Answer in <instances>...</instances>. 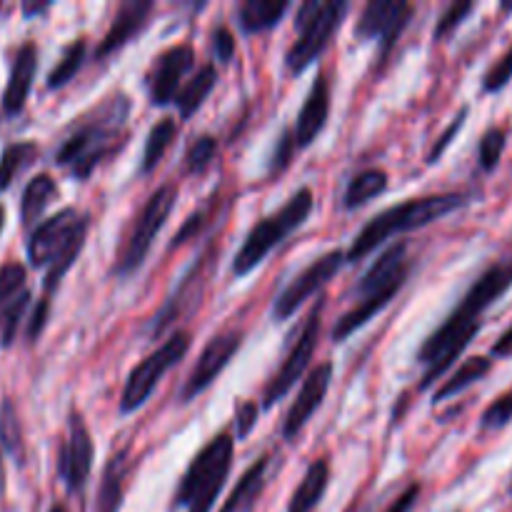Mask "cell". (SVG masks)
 Segmentation results:
<instances>
[{"mask_svg": "<svg viewBox=\"0 0 512 512\" xmlns=\"http://www.w3.org/2000/svg\"><path fill=\"white\" fill-rule=\"evenodd\" d=\"M465 118H468V108L460 110V113L453 118V123H450L448 128H445V133L440 135L438 140H435L433 150H430V153H428V163H430V165L438 163V158H443V153L450 148V143H453V140H455V135H458L460 130H463Z\"/></svg>", "mask_w": 512, "mask_h": 512, "instance_id": "cell-42", "label": "cell"}, {"mask_svg": "<svg viewBox=\"0 0 512 512\" xmlns=\"http://www.w3.org/2000/svg\"><path fill=\"white\" fill-rule=\"evenodd\" d=\"M48 512H65V508H63V505H60V503H55L53 508H50Z\"/></svg>", "mask_w": 512, "mask_h": 512, "instance_id": "cell-50", "label": "cell"}, {"mask_svg": "<svg viewBox=\"0 0 512 512\" xmlns=\"http://www.w3.org/2000/svg\"><path fill=\"white\" fill-rule=\"evenodd\" d=\"M130 118V98L118 93L98 105L93 113L80 118L68 138L55 153V163L68 170L73 178L88 180L93 170L118 153L125 138V123Z\"/></svg>", "mask_w": 512, "mask_h": 512, "instance_id": "cell-2", "label": "cell"}, {"mask_svg": "<svg viewBox=\"0 0 512 512\" xmlns=\"http://www.w3.org/2000/svg\"><path fill=\"white\" fill-rule=\"evenodd\" d=\"M288 10V0H245L238 5V23L248 35L265 33L273 30Z\"/></svg>", "mask_w": 512, "mask_h": 512, "instance_id": "cell-25", "label": "cell"}, {"mask_svg": "<svg viewBox=\"0 0 512 512\" xmlns=\"http://www.w3.org/2000/svg\"><path fill=\"white\" fill-rule=\"evenodd\" d=\"M48 313H50V298H40L38 305H35L33 315H30V320H28V340H30V343H35V340L40 338L45 323H48Z\"/></svg>", "mask_w": 512, "mask_h": 512, "instance_id": "cell-45", "label": "cell"}, {"mask_svg": "<svg viewBox=\"0 0 512 512\" xmlns=\"http://www.w3.org/2000/svg\"><path fill=\"white\" fill-rule=\"evenodd\" d=\"M88 238V215H80L78 210L65 208L60 213L50 215L48 220L38 223L28 238V260L33 268H45V295L50 298L60 280L65 278L70 268L78 260Z\"/></svg>", "mask_w": 512, "mask_h": 512, "instance_id": "cell-5", "label": "cell"}, {"mask_svg": "<svg viewBox=\"0 0 512 512\" xmlns=\"http://www.w3.org/2000/svg\"><path fill=\"white\" fill-rule=\"evenodd\" d=\"M213 208H218V193L213 195V198L208 200V203L203 205V208H198L195 213L188 215V220L183 223V228L178 230V235L173 238V248H178V245L188 243L190 238H198L200 230L205 228V225L210 223V213H213Z\"/></svg>", "mask_w": 512, "mask_h": 512, "instance_id": "cell-37", "label": "cell"}, {"mask_svg": "<svg viewBox=\"0 0 512 512\" xmlns=\"http://www.w3.org/2000/svg\"><path fill=\"white\" fill-rule=\"evenodd\" d=\"M265 475H268V458H260L240 475L238 485L233 488V493L228 495L225 505L220 512H250L253 505L258 503L260 493L265 488Z\"/></svg>", "mask_w": 512, "mask_h": 512, "instance_id": "cell-26", "label": "cell"}, {"mask_svg": "<svg viewBox=\"0 0 512 512\" xmlns=\"http://www.w3.org/2000/svg\"><path fill=\"white\" fill-rule=\"evenodd\" d=\"M55 195H58V183L50 178L48 173H40L25 185L23 198H20V220H23L25 228L38 223L43 218V213L48 210V205L53 203Z\"/></svg>", "mask_w": 512, "mask_h": 512, "instance_id": "cell-28", "label": "cell"}, {"mask_svg": "<svg viewBox=\"0 0 512 512\" xmlns=\"http://www.w3.org/2000/svg\"><path fill=\"white\" fill-rule=\"evenodd\" d=\"M175 200H178V185L175 183H163L145 200V205L138 210L133 225H130L128 235H125L123 245H120L118 255H115L113 273L118 278H128L143 265L145 255L153 248V240L158 238L165 220L173 213Z\"/></svg>", "mask_w": 512, "mask_h": 512, "instance_id": "cell-9", "label": "cell"}, {"mask_svg": "<svg viewBox=\"0 0 512 512\" xmlns=\"http://www.w3.org/2000/svg\"><path fill=\"white\" fill-rule=\"evenodd\" d=\"M215 153H218V140L213 135H200L190 143L188 153H185V173L188 175H200L210 168V163L215 160Z\"/></svg>", "mask_w": 512, "mask_h": 512, "instance_id": "cell-35", "label": "cell"}, {"mask_svg": "<svg viewBox=\"0 0 512 512\" xmlns=\"http://www.w3.org/2000/svg\"><path fill=\"white\" fill-rule=\"evenodd\" d=\"M28 303L30 288L25 265H0V345L3 348L13 345L20 320H23L25 310H28Z\"/></svg>", "mask_w": 512, "mask_h": 512, "instance_id": "cell-18", "label": "cell"}, {"mask_svg": "<svg viewBox=\"0 0 512 512\" xmlns=\"http://www.w3.org/2000/svg\"><path fill=\"white\" fill-rule=\"evenodd\" d=\"M210 45H213V55L218 63H230L235 55V38L225 25H218L213 28V35H210Z\"/></svg>", "mask_w": 512, "mask_h": 512, "instance_id": "cell-43", "label": "cell"}, {"mask_svg": "<svg viewBox=\"0 0 512 512\" xmlns=\"http://www.w3.org/2000/svg\"><path fill=\"white\" fill-rule=\"evenodd\" d=\"M38 158V145L33 140H20V143H10L0 153V193L13 185V180L23 173L33 160Z\"/></svg>", "mask_w": 512, "mask_h": 512, "instance_id": "cell-32", "label": "cell"}, {"mask_svg": "<svg viewBox=\"0 0 512 512\" xmlns=\"http://www.w3.org/2000/svg\"><path fill=\"white\" fill-rule=\"evenodd\" d=\"M330 483V465L328 460H313L310 468L305 470L303 480L295 488L293 498H290L288 512H313L325 498V490Z\"/></svg>", "mask_w": 512, "mask_h": 512, "instance_id": "cell-24", "label": "cell"}, {"mask_svg": "<svg viewBox=\"0 0 512 512\" xmlns=\"http://www.w3.org/2000/svg\"><path fill=\"white\" fill-rule=\"evenodd\" d=\"M150 13H153V3L150 0H125L118 8V13H115L110 30L100 40L98 50H95V58H108L115 50L125 48L148 25Z\"/></svg>", "mask_w": 512, "mask_h": 512, "instance_id": "cell-21", "label": "cell"}, {"mask_svg": "<svg viewBox=\"0 0 512 512\" xmlns=\"http://www.w3.org/2000/svg\"><path fill=\"white\" fill-rule=\"evenodd\" d=\"M345 253L343 250H330V253L315 258L308 268L300 270L288 285L278 293L273 303V318L275 320H288L298 313V308H303L313 295H318L330 280L338 275V270L343 268Z\"/></svg>", "mask_w": 512, "mask_h": 512, "instance_id": "cell-12", "label": "cell"}, {"mask_svg": "<svg viewBox=\"0 0 512 512\" xmlns=\"http://www.w3.org/2000/svg\"><path fill=\"white\" fill-rule=\"evenodd\" d=\"M330 115V83L328 75L320 73L318 78L313 80V88L305 95L303 108H300L298 120H295V145L298 148H308L313 145V140L323 133L325 123H328Z\"/></svg>", "mask_w": 512, "mask_h": 512, "instance_id": "cell-20", "label": "cell"}, {"mask_svg": "<svg viewBox=\"0 0 512 512\" xmlns=\"http://www.w3.org/2000/svg\"><path fill=\"white\" fill-rule=\"evenodd\" d=\"M213 265H215V245L210 243L208 248L203 250V255L195 260L193 268L180 278L178 288L173 290V295H170L168 303L163 305V310L153 318V323H150V335H153V338L163 335L165 330L180 318V315L193 313L195 305H198L200 298H203V290L205 285H208Z\"/></svg>", "mask_w": 512, "mask_h": 512, "instance_id": "cell-13", "label": "cell"}, {"mask_svg": "<svg viewBox=\"0 0 512 512\" xmlns=\"http://www.w3.org/2000/svg\"><path fill=\"white\" fill-rule=\"evenodd\" d=\"M413 13V5L403 3V0H398V3L395 0H370L360 13L355 35L360 40H378L380 58L385 60L408 28Z\"/></svg>", "mask_w": 512, "mask_h": 512, "instance_id": "cell-15", "label": "cell"}, {"mask_svg": "<svg viewBox=\"0 0 512 512\" xmlns=\"http://www.w3.org/2000/svg\"><path fill=\"white\" fill-rule=\"evenodd\" d=\"M410 270H413V260H410V243L400 240L393 243L373 265L368 273L363 275L358 285V300L353 308L335 323L333 340L335 343H345L353 333L370 323L378 313H383L390 305V300L403 290L408 283Z\"/></svg>", "mask_w": 512, "mask_h": 512, "instance_id": "cell-4", "label": "cell"}, {"mask_svg": "<svg viewBox=\"0 0 512 512\" xmlns=\"http://www.w3.org/2000/svg\"><path fill=\"white\" fill-rule=\"evenodd\" d=\"M473 10H475V3H453V5H448V10L440 15L438 25H435V33H433L435 40H443V38H448L450 33H455V30L463 25V20L468 18Z\"/></svg>", "mask_w": 512, "mask_h": 512, "instance_id": "cell-39", "label": "cell"}, {"mask_svg": "<svg viewBox=\"0 0 512 512\" xmlns=\"http://www.w3.org/2000/svg\"><path fill=\"white\" fill-rule=\"evenodd\" d=\"M215 83H218V70H215V65L213 63L200 65L198 73H195L193 78L183 85V88H180L178 98H175L180 120H188L198 113L200 105L205 103V98L213 93Z\"/></svg>", "mask_w": 512, "mask_h": 512, "instance_id": "cell-27", "label": "cell"}, {"mask_svg": "<svg viewBox=\"0 0 512 512\" xmlns=\"http://www.w3.org/2000/svg\"><path fill=\"white\" fill-rule=\"evenodd\" d=\"M190 343H193V335L188 330H178L163 345H158L143 363L135 365L130 370L128 380H125L123 395H120V413L130 415L143 408L150 395H153V390L158 388L160 380L188 355Z\"/></svg>", "mask_w": 512, "mask_h": 512, "instance_id": "cell-10", "label": "cell"}, {"mask_svg": "<svg viewBox=\"0 0 512 512\" xmlns=\"http://www.w3.org/2000/svg\"><path fill=\"white\" fill-rule=\"evenodd\" d=\"M468 203L470 195L465 193H438L423 195V198H408L405 203L393 205V208L373 215L363 225V230L355 235L353 245L345 253V263H358V260H363L365 255H370L395 235L413 233V230L425 228V225L438 223V220L448 218L450 213L465 208Z\"/></svg>", "mask_w": 512, "mask_h": 512, "instance_id": "cell-3", "label": "cell"}, {"mask_svg": "<svg viewBox=\"0 0 512 512\" xmlns=\"http://www.w3.org/2000/svg\"><path fill=\"white\" fill-rule=\"evenodd\" d=\"M240 345H243V333L238 330H228V333H218L208 340V345L200 353L198 363L190 370L188 380H185L183 390H180V400L190 403V400L198 398L200 393L210 388L215 383L220 373L228 368V363L233 360V355L238 353Z\"/></svg>", "mask_w": 512, "mask_h": 512, "instance_id": "cell-16", "label": "cell"}, {"mask_svg": "<svg viewBox=\"0 0 512 512\" xmlns=\"http://www.w3.org/2000/svg\"><path fill=\"white\" fill-rule=\"evenodd\" d=\"M85 53H88V43H85V38H75L73 43H70L68 48L63 50V55H60L58 65H55V68L50 70L48 88L50 90H58V88H63V85H68L70 80H73L75 75H78V70L83 68Z\"/></svg>", "mask_w": 512, "mask_h": 512, "instance_id": "cell-33", "label": "cell"}, {"mask_svg": "<svg viewBox=\"0 0 512 512\" xmlns=\"http://www.w3.org/2000/svg\"><path fill=\"white\" fill-rule=\"evenodd\" d=\"M505 145H508V133L505 128H490L488 133L480 138L478 145V163L485 173H493L498 168L500 158L505 153Z\"/></svg>", "mask_w": 512, "mask_h": 512, "instance_id": "cell-36", "label": "cell"}, {"mask_svg": "<svg viewBox=\"0 0 512 512\" xmlns=\"http://www.w3.org/2000/svg\"><path fill=\"white\" fill-rule=\"evenodd\" d=\"M0 445L15 463H23V428L10 400H3L0 405Z\"/></svg>", "mask_w": 512, "mask_h": 512, "instance_id": "cell-34", "label": "cell"}, {"mask_svg": "<svg viewBox=\"0 0 512 512\" xmlns=\"http://www.w3.org/2000/svg\"><path fill=\"white\" fill-rule=\"evenodd\" d=\"M323 310H325V298H318V303L310 308L298 338H295V343L290 345L283 365H280L278 373L270 378V383L265 385V393H263L265 410H270L275 403H280V400L293 390V385L298 383V380H303L305 370H308L310 360H313L315 348H318L320 328H323V323H320V320H323Z\"/></svg>", "mask_w": 512, "mask_h": 512, "instance_id": "cell-11", "label": "cell"}, {"mask_svg": "<svg viewBox=\"0 0 512 512\" xmlns=\"http://www.w3.org/2000/svg\"><path fill=\"white\" fill-rule=\"evenodd\" d=\"M130 473V448L118 450L110 455L105 463L103 475H100L98 500H95V512H118L123 505L125 483H128Z\"/></svg>", "mask_w": 512, "mask_h": 512, "instance_id": "cell-23", "label": "cell"}, {"mask_svg": "<svg viewBox=\"0 0 512 512\" xmlns=\"http://www.w3.org/2000/svg\"><path fill=\"white\" fill-rule=\"evenodd\" d=\"M195 53L193 45H173V48L163 50L155 58L153 68L148 73V95L150 103L165 108V105L175 103L180 88H183V78L193 70Z\"/></svg>", "mask_w": 512, "mask_h": 512, "instance_id": "cell-17", "label": "cell"}, {"mask_svg": "<svg viewBox=\"0 0 512 512\" xmlns=\"http://www.w3.org/2000/svg\"><path fill=\"white\" fill-rule=\"evenodd\" d=\"M503 10L505 13H512V3H503Z\"/></svg>", "mask_w": 512, "mask_h": 512, "instance_id": "cell-51", "label": "cell"}, {"mask_svg": "<svg viewBox=\"0 0 512 512\" xmlns=\"http://www.w3.org/2000/svg\"><path fill=\"white\" fill-rule=\"evenodd\" d=\"M512 288V258L498 260L478 275L458 308L445 318L435 333L428 335L423 348L418 350V360L425 365L420 390H428L435 380L443 378L455 360L468 350L475 335L483 328V315L493 308L500 298Z\"/></svg>", "mask_w": 512, "mask_h": 512, "instance_id": "cell-1", "label": "cell"}, {"mask_svg": "<svg viewBox=\"0 0 512 512\" xmlns=\"http://www.w3.org/2000/svg\"><path fill=\"white\" fill-rule=\"evenodd\" d=\"M93 458L95 445L93 438H90V430L85 425L83 415L73 408L68 415V435H65L58 455V475L65 488H68V493H83L90 470H93Z\"/></svg>", "mask_w": 512, "mask_h": 512, "instance_id": "cell-14", "label": "cell"}, {"mask_svg": "<svg viewBox=\"0 0 512 512\" xmlns=\"http://www.w3.org/2000/svg\"><path fill=\"white\" fill-rule=\"evenodd\" d=\"M350 5L345 0H328V3H303L295 15V30L298 38L290 45L285 53V65L293 75L303 73L305 68L320 58L325 48H328L330 38L335 30L343 25L345 15H348Z\"/></svg>", "mask_w": 512, "mask_h": 512, "instance_id": "cell-8", "label": "cell"}, {"mask_svg": "<svg viewBox=\"0 0 512 512\" xmlns=\"http://www.w3.org/2000/svg\"><path fill=\"white\" fill-rule=\"evenodd\" d=\"M35 70H38V48L35 43H23L15 53L10 65L8 85L3 90V110L5 115H18L28 103L30 88H33Z\"/></svg>", "mask_w": 512, "mask_h": 512, "instance_id": "cell-22", "label": "cell"}, {"mask_svg": "<svg viewBox=\"0 0 512 512\" xmlns=\"http://www.w3.org/2000/svg\"><path fill=\"white\" fill-rule=\"evenodd\" d=\"M235 438L230 433L215 435L198 450L175 490L173 505L188 512H210L220 490L225 488L230 468H233Z\"/></svg>", "mask_w": 512, "mask_h": 512, "instance_id": "cell-6", "label": "cell"}, {"mask_svg": "<svg viewBox=\"0 0 512 512\" xmlns=\"http://www.w3.org/2000/svg\"><path fill=\"white\" fill-rule=\"evenodd\" d=\"M512 423V388L495 398L493 403L485 408L483 418H480V428L483 430H503L505 425Z\"/></svg>", "mask_w": 512, "mask_h": 512, "instance_id": "cell-38", "label": "cell"}, {"mask_svg": "<svg viewBox=\"0 0 512 512\" xmlns=\"http://www.w3.org/2000/svg\"><path fill=\"white\" fill-rule=\"evenodd\" d=\"M175 135H178V120L175 118H163L150 128L148 140H145L143 148V163H140V173L148 175L158 168L160 160L165 158L168 148L173 145Z\"/></svg>", "mask_w": 512, "mask_h": 512, "instance_id": "cell-31", "label": "cell"}, {"mask_svg": "<svg viewBox=\"0 0 512 512\" xmlns=\"http://www.w3.org/2000/svg\"><path fill=\"white\" fill-rule=\"evenodd\" d=\"M48 8H50V3H25L23 5V15H25V18H33V15L45 13Z\"/></svg>", "mask_w": 512, "mask_h": 512, "instance_id": "cell-48", "label": "cell"}, {"mask_svg": "<svg viewBox=\"0 0 512 512\" xmlns=\"http://www.w3.org/2000/svg\"><path fill=\"white\" fill-rule=\"evenodd\" d=\"M490 370H493V358H490V355H473V358L463 360V365H460V368L455 370V373L438 388V393H435V403H445V400L465 393L470 385L480 383Z\"/></svg>", "mask_w": 512, "mask_h": 512, "instance_id": "cell-29", "label": "cell"}, {"mask_svg": "<svg viewBox=\"0 0 512 512\" xmlns=\"http://www.w3.org/2000/svg\"><path fill=\"white\" fill-rule=\"evenodd\" d=\"M315 208L313 190L300 188L285 200V205H280L275 213H270L268 218H263L260 223H255L250 228V233L245 235L243 245H240L238 255L233 260V273L238 278L253 273L260 263H265L270 253H273L278 245H283L290 235L298 228H303L305 220L310 218Z\"/></svg>", "mask_w": 512, "mask_h": 512, "instance_id": "cell-7", "label": "cell"}, {"mask_svg": "<svg viewBox=\"0 0 512 512\" xmlns=\"http://www.w3.org/2000/svg\"><path fill=\"white\" fill-rule=\"evenodd\" d=\"M3 225H5V210L3 205H0V233H3Z\"/></svg>", "mask_w": 512, "mask_h": 512, "instance_id": "cell-49", "label": "cell"}, {"mask_svg": "<svg viewBox=\"0 0 512 512\" xmlns=\"http://www.w3.org/2000/svg\"><path fill=\"white\" fill-rule=\"evenodd\" d=\"M295 148H298V145H295L293 130H285V133L280 135L278 145H275L273 158H270V175H275V173H280V170H285V165H288L290 158H293Z\"/></svg>", "mask_w": 512, "mask_h": 512, "instance_id": "cell-44", "label": "cell"}, {"mask_svg": "<svg viewBox=\"0 0 512 512\" xmlns=\"http://www.w3.org/2000/svg\"><path fill=\"white\" fill-rule=\"evenodd\" d=\"M330 380H333V363H320L318 368H313L308 373V378L303 380L298 390V398L290 405L288 415H285L283 423V438L288 443H293L300 435V430L308 425V420L313 418L315 410L323 405L325 395L330 390Z\"/></svg>", "mask_w": 512, "mask_h": 512, "instance_id": "cell-19", "label": "cell"}, {"mask_svg": "<svg viewBox=\"0 0 512 512\" xmlns=\"http://www.w3.org/2000/svg\"><path fill=\"white\" fill-rule=\"evenodd\" d=\"M510 80H512V45L503 55H500L498 63L485 73L483 90L485 93H498V90H503Z\"/></svg>", "mask_w": 512, "mask_h": 512, "instance_id": "cell-40", "label": "cell"}, {"mask_svg": "<svg viewBox=\"0 0 512 512\" xmlns=\"http://www.w3.org/2000/svg\"><path fill=\"white\" fill-rule=\"evenodd\" d=\"M258 415L260 408L255 400H243L235 408V438L238 440H248V435L253 433V428L258 425Z\"/></svg>", "mask_w": 512, "mask_h": 512, "instance_id": "cell-41", "label": "cell"}, {"mask_svg": "<svg viewBox=\"0 0 512 512\" xmlns=\"http://www.w3.org/2000/svg\"><path fill=\"white\" fill-rule=\"evenodd\" d=\"M388 190V173L383 168H365L358 175H353L345 188L343 205L345 210L363 208L365 203H370L373 198L383 195Z\"/></svg>", "mask_w": 512, "mask_h": 512, "instance_id": "cell-30", "label": "cell"}, {"mask_svg": "<svg viewBox=\"0 0 512 512\" xmlns=\"http://www.w3.org/2000/svg\"><path fill=\"white\" fill-rule=\"evenodd\" d=\"M420 498V485L418 483H410L408 488L403 490V493L398 495V498L390 503V508L385 512H410L415 508V503H418Z\"/></svg>", "mask_w": 512, "mask_h": 512, "instance_id": "cell-46", "label": "cell"}, {"mask_svg": "<svg viewBox=\"0 0 512 512\" xmlns=\"http://www.w3.org/2000/svg\"><path fill=\"white\" fill-rule=\"evenodd\" d=\"M490 358H498V360H508L512 358V325L495 340L493 350H490Z\"/></svg>", "mask_w": 512, "mask_h": 512, "instance_id": "cell-47", "label": "cell"}]
</instances>
